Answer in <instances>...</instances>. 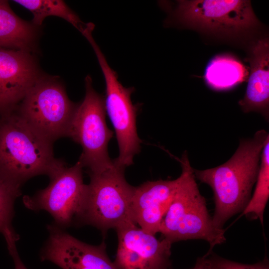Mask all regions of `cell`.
<instances>
[{
  "mask_svg": "<svg viewBox=\"0 0 269 269\" xmlns=\"http://www.w3.org/2000/svg\"><path fill=\"white\" fill-rule=\"evenodd\" d=\"M52 142L14 110L0 116V178L20 188L31 178L49 177L64 162L54 156Z\"/></svg>",
  "mask_w": 269,
  "mask_h": 269,
  "instance_id": "2",
  "label": "cell"
},
{
  "mask_svg": "<svg viewBox=\"0 0 269 269\" xmlns=\"http://www.w3.org/2000/svg\"><path fill=\"white\" fill-rule=\"evenodd\" d=\"M251 66L244 98L239 104L245 113L256 112L269 119V43L261 38L252 45L248 56Z\"/></svg>",
  "mask_w": 269,
  "mask_h": 269,
  "instance_id": "14",
  "label": "cell"
},
{
  "mask_svg": "<svg viewBox=\"0 0 269 269\" xmlns=\"http://www.w3.org/2000/svg\"><path fill=\"white\" fill-rule=\"evenodd\" d=\"M116 230L118 245L114 263L119 269H170L169 241L159 240L134 224Z\"/></svg>",
  "mask_w": 269,
  "mask_h": 269,
  "instance_id": "10",
  "label": "cell"
},
{
  "mask_svg": "<svg viewBox=\"0 0 269 269\" xmlns=\"http://www.w3.org/2000/svg\"><path fill=\"white\" fill-rule=\"evenodd\" d=\"M211 259L217 269H269V263L266 259L261 262L249 265L219 257H214Z\"/></svg>",
  "mask_w": 269,
  "mask_h": 269,
  "instance_id": "20",
  "label": "cell"
},
{
  "mask_svg": "<svg viewBox=\"0 0 269 269\" xmlns=\"http://www.w3.org/2000/svg\"><path fill=\"white\" fill-rule=\"evenodd\" d=\"M114 164L104 170L88 173L84 202L78 222L92 225L106 232L123 226L136 224L132 212L135 187L125 177V167Z\"/></svg>",
  "mask_w": 269,
  "mask_h": 269,
  "instance_id": "5",
  "label": "cell"
},
{
  "mask_svg": "<svg viewBox=\"0 0 269 269\" xmlns=\"http://www.w3.org/2000/svg\"><path fill=\"white\" fill-rule=\"evenodd\" d=\"M247 67L236 58L219 55L208 63L204 78L212 88L222 90L230 89L245 81L249 76Z\"/></svg>",
  "mask_w": 269,
  "mask_h": 269,
  "instance_id": "16",
  "label": "cell"
},
{
  "mask_svg": "<svg viewBox=\"0 0 269 269\" xmlns=\"http://www.w3.org/2000/svg\"><path fill=\"white\" fill-rule=\"evenodd\" d=\"M83 168L79 161L71 167H67L65 162L49 177L47 187L33 196L23 197L24 206L32 211L48 212L54 224L62 229L78 222L86 189Z\"/></svg>",
  "mask_w": 269,
  "mask_h": 269,
  "instance_id": "9",
  "label": "cell"
},
{
  "mask_svg": "<svg viewBox=\"0 0 269 269\" xmlns=\"http://www.w3.org/2000/svg\"><path fill=\"white\" fill-rule=\"evenodd\" d=\"M14 2L30 11L33 15L32 23L40 26L44 19L49 16H55L64 19L71 24L83 35L95 25L85 23L79 16L61 0H15Z\"/></svg>",
  "mask_w": 269,
  "mask_h": 269,
  "instance_id": "17",
  "label": "cell"
},
{
  "mask_svg": "<svg viewBox=\"0 0 269 269\" xmlns=\"http://www.w3.org/2000/svg\"><path fill=\"white\" fill-rule=\"evenodd\" d=\"M77 107L57 78L41 75L15 111L31 128L53 143L67 136Z\"/></svg>",
  "mask_w": 269,
  "mask_h": 269,
  "instance_id": "7",
  "label": "cell"
},
{
  "mask_svg": "<svg viewBox=\"0 0 269 269\" xmlns=\"http://www.w3.org/2000/svg\"><path fill=\"white\" fill-rule=\"evenodd\" d=\"M254 192L243 214L251 219H258L262 225L264 214L269 198V139L262 150L259 171Z\"/></svg>",
  "mask_w": 269,
  "mask_h": 269,
  "instance_id": "18",
  "label": "cell"
},
{
  "mask_svg": "<svg viewBox=\"0 0 269 269\" xmlns=\"http://www.w3.org/2000/svg\"><path fill=\"white\" fill-rule=\"evenodd\" d=\"M21 193L20 188L0 178V232L4 237L18 236L12 226L14 204Z\"/></svg>",
  "mask_w": 269,
  "mask_h": 269,
  "instance_id": "19",
  "label": "cell"
},
{
  "mask_svg": "<svg viewBox=\"0 0 269 269\" xmlns=\"http://www.w3.org/2000/svg\"><path fill=\"white\" fill-rule=\"evenodd\" d=\"M85 95L77 105L67 134L82 148L79 161L88 173L97 172L114 163L109 156L108 145L113 132L107 126L104 96L94 89L90 75L85 79Z\"/></svg>",
  "mask_w": 269,
  "mask_h": 269,
  "instance_id": "6",
  "label": "cell"
},
{
  "mask_svg": "<svg viewBox=\"0 0 269 269\" xmlns=\"http://www.w3.org/2000/svg\"><path fill=\"white\" fill-rule=\"evenodd\" d=\"M269 139L265 130L251 138L243 139L233 156L224 163L205 170L193 169L195 178L212 189L214 226L223 229L233 216L243 211L251 197L259 171L262 150Z\"/></svg>",
  "mask_w": 269,
  "mask_h": 269,
  "instance_id": "1",
  "label": "cell"
},
{
  "mask_svg": "<svg viewBox=\"0 0 269 269\" xmlns=\"http://www.w3.org/2000/svg\"><path fill=\"white\" fill-rule=\"evenodd\" d=\"M166 23L223 38H235L255 30L259 20L247 0H180L162 2Z\"/></svg>",
  "mask_w": 269,
  "mask_h": 269,
  "instance_id": "4",
  "label": "cell"
},
{
  "mask_svg": "<svg viewBox=\"0 0 269 269\" xmlns=\"http://www.w3.org/2000/svg\"><path fill=\"white\" fill-rule=\"evenodd\" d=\"M38 27L18 16L7 0H0V47L31 52L36 46Z\"/></svg>",
  "mask_w": 269,
  "mask_h": 269,
  "instance_id": "15",
  "label": "cell"
},
{
  "mask_svg": "<svg viewBox=\"0 0 269 269\" xmlns=\"http://www.w3.org/2000/svg\"><path fill=\"white\" fill-rule=\"evenodd\" d=\"M5 241L9 253L13 260L15 269H27L18 255L15 244L16 241L10 238L6 239Z\"/></svg>",
  "mask_w": 269,
  "mask_h": 269,
  "instance_id": "21",
  "label": "cell"
},
{
  "mask_svg": "<svg viewBox=\"0 0 269 269\" xmlns=\"http://www.w3.org/2000/svg\"><path fill=\"white\" fill-rule=\"evenodd\" d=\"M91 45L103 74L105 82V107L114 128L119 154L116 162L125 168L131 165L134 156L140 150L142 140L136 131V118L139 105H134L131 95L134 87H124L117 73L110 66L92 33L84 36Z\"/></svg>",
  "mask_w": 269,
  "mask_h": 269,
  "instance_id": "8",
  "label": "cell"
},
{
  "mask_svg": "<svg viewBox=\"0 0 269 269\" xmlns=\"http://www.w3.org/2000/svg\"><path fill=\"white\" fill-rule=\"evenodd\" d=\"M49 237L41 259L62 269H119L106 251L104 242L93 246L83 242L55 224L47 226Z\"/></svg>",
  "mask_w": 269,
  "mask_h": 269,
  "instance_id": "11",
  "label": "cell"
},
{
  "mask_svg": "<svg viewBox=\"0 0 269 269\" xmlns=\"http://www.w3.org/2000/svg\"><path fill=\"white\" fill-rule=\"evenodd\" d=\"M179 161L182 172L172 200L162 219L159 233L172 244L182 240L201 239L209 243L211 249L225 242V230L216 228L213 223L205 199L196 182L186 151Z\"/></svg>",
  "mask_w": 269,
  "mask_h": 269,
  "instance_id": "3",
  "label": "cell"
},
{
  "mask_svg": "<svg viewBox=\"0 0 269 269\" xmlns=\"http://www.w3.org/2000/svg\"><path fill=\"white\" fill-rule=\"evenodd\" d=\"M179 181H147L135 187L132 212L136 225L144 231L159 232L162 219L172 200Z\"/></svg>",
  "mask_w": 269,
  "mask_h": 269,
  "instance_id": "13",
  "label": "cell"
},
{
  "mask_svg": "<svg viewBox=\"0 0 269 269\" xmlns=\"http://www.w3.org/2000/svg\"><path fill=\"white\" fill-rule=\"evenodd\" d=\"M41 76L31 52L0 47V116L15 110Z\"/></svg>",
  "mask_w": 269,
  "mask_h": 269,
  "instance_id": "12",
  "label": "cell"
},
{
  "mask_svg": "<svg viewBox=\"0 0 269 269\" xmlns=\"http://www.w3.org/2000/svg\"><path fill=\"white\" fill-rule=\"evenodd\" d=\"M191 269H217L211 258L205 256L197 259L195 266Z\"/></svg>",
  "mask_w": 269,
  "mask_h": 269,
  "instance_id": "22",
  "label": "cell"
}]
</instances>
